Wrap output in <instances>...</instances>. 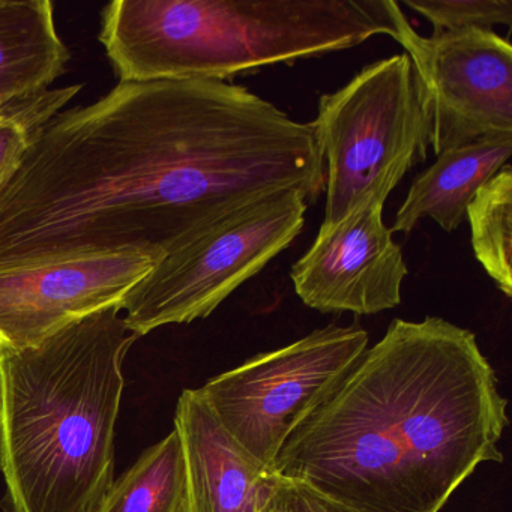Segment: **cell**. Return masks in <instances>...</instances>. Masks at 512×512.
<instances>
[{"label":"cell","instance_id":"2","mask_svg":"<svg viewBox=\"0 0 512 512\" xmlns=\"http://www.w3.org/2000/svg\"><path fill=\"white\" fill-rule=\"evenodd\" d=\"M508 400L476 335L395 319L296 427L272 472L364 512H440L482 463H502Z\"/></svg>","mask_w":512,"mask_h":512},{"label":"cell","instance_id":"4","mask_svg":"<svg viewBox=\"0 0 512 512\" xmlns=\"http://www.w3.org/2000/svg\"><path fill=\"white\" fill-rule=\"evenodd\" d=\"M394 0H115L98 40L119 82L223 80L397 35Z\"/></svg>","mask_w":512,"mask_h":512},{"label":"cell","instance_id":"10","mask_svg":"<svg viewBox=\"0 0 512 512\" xmlns=\"http://www.w3.org/2000/svg\"><path fill=\"white\" fill-rule=\"evenodd\" d=\"M385 200L373 199L335 224L320 226L292 266L296 295L320 313H382L398 307L409 274L401 245L383 223Z\"/></svg>","mask_w":512,"mask_h":512},{"label":"cell","instance_id":"19","mask_svg":"<svg viewBox=\"0 0 512 512\" xmlns=\"http://www.w3.org/2000/svg\"><path fill=\"white\" fill-rule=\"evenodd\" d=\"M8 106H10V104H8ZM7 109V106L5 107H2V109H0V115H2V113H4V110Z\"/></svg>","mask_w":512,"mask_h":512},{"label":"cell","instance_id":"16","mask_svg":"<svg viewBox=\"0 0 512 512\" xmlns=\"http://www.w3.org/2000/svg\"><path fill=\"white\" fill-rule=\"evenodd\" d=\"M82 89L83 85L49 89L7 106L0 115V190L22 166L38 130L62 112Z\"/></svg>","mask_w":512,"mask_h":512},{"label":"cell","instance_id":"6","mask_svg":"<svg viewBox=\"0 0 512 512\" xmlns=\"http://www.w3.org/2000/svg\"><path fill=\"white\" fill-rule=\"evenodd\" d=\"M308 203L301 191L274 194L164 254L119 304L125 325L140 338L211 316L295 241Z\"/></svg>","mask_w":512,"mask_h":512},{"label":"cell","instance_id":"9","mask_svg":"<svg viewBox=\"0 0 512 512\" xmlns=\"http://www.w3.org/2000/svg\"><path fill=\"white\" fill-rule=\"evenodd\" d=\"M160 259L122 251L0 268V347L38 346L65 326L121 304Z\"/></svg>","mask_w":512,"mask_h":512},{"label":"cell","instance_id":"1","mask_svg":"<svg viewBox=\"0 0 512 512\" xmlns=\"http://www.w3.org/2000/svg\"><path fill=\"white\" fill-rule=\"evenodd\" d=\"M325 166L310 124L223 80L119 82L38 130L0 190V268L92 254L163 257Z\"/></svg>","mask_w":512,"mask_h":512},{"label":"cell","instance_id":"3","mask_svg":"<svg viewBox=\"0 0 512 512\" xmlns=\"http://www.w3.org/2000/svg\"><path fill=\"white\" fill-rule=\"evenodd\" d=\"M139 340L119 305L38 346L0 347L8 512H95L113 484L122 364Z\"/></svg>","mask_w":512,"mask_h":512},{"label":"cell","instance_id":"18","mask_svg":"<svg viewBox=\"0 0 512 512\" xmlns=\"http://www.w3.org/2000/svg\"><path fill=\"white\" fill-rule=\"evenodd\" d=\"M260 512H364L314 490L305 482L275 475Z\"/></svg>","mask_w":512,"mask_h":512},{"label":"cell","instance_id":"13","mask_svg":"<svg viewBox=\"0 0 512 512\" xmlns=\"http://www.w3.org/2000/svg\"><path fill=\"white\" fill-rule=\"evenodd\" d=\"M71 55L50 0H0V109L49 91Z\"/></svg>","mask_w":512,"mask_h":512},{"label":"cell","instance_id":"5","mask_svg":"<svg viewBox=\"0 0 512 512\" xmlns=\"http://www.w3.org/2000/svg\"><path fill=\"white\" fill-rule=\"evenodd\" d=\"M310 125L325 166V224L370 200L386 202L431 146V122L406 53L373 62L322 95Z\"/></svg>","mask_w":512,"mask_h":512},{"label":"cell","instance_id":"11","mask_svg":"<svg viewBox=\"0 0 512 512\" xmlns=\"http://www.w3.org/2000/svg\"><path fill=\"white\" fill-rule=\"evenodd\" d=\"M175 430L185 469L179 512H260L275 473L223 427L200 389L182 392Z\"/></svg>","mask_w":512,"mask_h":512},{"label":"cell","instance_id":"8","mask_svg":"<svg viewBox=\"0 0 512 512\" xmlns=\"http://www.w3.org/2000/svg\"><path fill=\"white\" fill-rule=\"evenodd\" d=\"M395 41L406 49L440 155L482 137L512 134V47L491 29L421 37L401 13Z\"/></svg>","mask_w":512,"mask_h":512},{"label":"cell","instance_id":"17","mask_svg":"<svg viewBox=\"0 0 512 512\" xmlns=\"http://www.w3.org/2000/svg\"><path fill=\"white\" fill-rule=\"evenodd\" d=\"M433 25V34L512 25V0H404Z\"/></svg>","mask_w":512,"mask_h":512},{"label":"cell","instance_id":"14","mask_svg":"<svg viewBox=\"0 0 512 512\" xmlns=\"http://www.w3.org/2000/svg\"><path fill=\"white\" fill-rule=\"evenodd\" d=\"M184 482L181 439L173 428L113 481L95 512H179Z\"/></svg>","mask_w":512,"mask_h":512},{"label":"cell","instance_id":"12","mask_svg":"<svg viewBox=\"0 0 512 512\" xmlns=\"http://www.w3.org/2000/svg\"><path fill=\"white\" fill-rule=\"evenodd\" d=\"M511 152L512 134H496L437 155L410 185L391 232L410 233L424 218L454 232L479 188L508 164Z\"/></svg>","mask_w":512,"mask_h":512},{"label":"cell","instance_id":"15","mask_svg":"<svg viewBox=\"0 0 512 512\" xmlns=\"http://www.w3.org/2000/svg\"><path fill=\"white\" fill-rule=\"evenodd\" d=\"M472 248L479 265L512 296V169L503 166L485 182L467 206Z\"/></svg>","mask_w":512,"mask_h":512},{"label":"cell","instance_id":"7","mask_svg":"<svg viewBox=\"0 0 512 512\" xmlns=\"http://www.w3.org/2000/svg\"><path fill=\"white\" fill-rule=\"evenodd\" d=\"M368 347L361 326L328 325L259 353L200 389L223 427L272 469L299 424L337 388Z\"/></svg>","mask_w":512,"mask_h":512}]
</instances>
